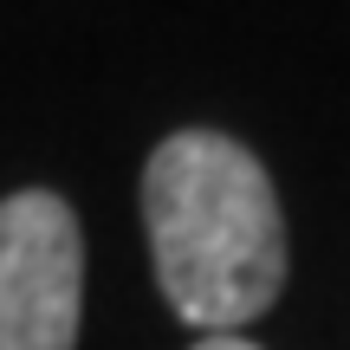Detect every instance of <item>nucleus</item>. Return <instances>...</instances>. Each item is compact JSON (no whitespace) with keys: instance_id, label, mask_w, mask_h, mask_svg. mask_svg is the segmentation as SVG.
<instances>
[{"instance_id":"nucleus-1","label":"nucleus","mask_w":350,"mask_h":350,"mask_svg":"<svg viewBox=\"0 0 350 350\" xmlns=\"http://www.w3.org/2000/svg\"><path fill=\"white\" fill-rule=\"evenodd\" d=\"M143 227L169 312L208 338H240L286 286V214L273 175L221 130H175L143 169Z\"/></svg>"},{"instance_id":"nucleus-2","label":"nucleus","mask_w":350,"mask_h":350,"mask_svg":"<svg viewBox=\"0 0 350 350\" xmlns=\"http://www.w3.org/2000/svg\"><path fill=\"white\" fill-rule=\"evenodd\" d=\"M85 312L78 214L52 188L0 201V350H72Z\"/></svg>"},{"instance_id":"nucleus-3","label":"nucleus","mask_w":350,"mask_h":350,"mask_svg":"<svg viewBox=\"0 0 350 350\" xmlns=\"http://www.w3.org/2000/svg\"><path fill=\"white\" fill-rule=\"evenodd\" d=\"M195 350H260V344H247V338H201Z\"/></svg>"}]
</instances>
